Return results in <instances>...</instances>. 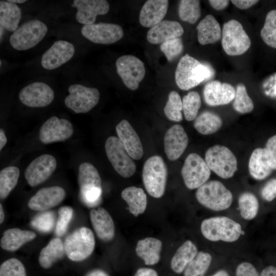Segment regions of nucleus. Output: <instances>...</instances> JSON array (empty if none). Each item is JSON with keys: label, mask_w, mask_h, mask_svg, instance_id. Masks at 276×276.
Listing matches in <instances>:
<instances>
[{"label": "nucleus", "mask_w": 276, "mask_h": 276, "mask_svg": "<svg viewBox=\"0 0 276 276\" xmlns=\"http://www.w3.org/2000/svg\"><path fill=\"white\" fill-rule=\"evenodd\" d=\"M214 75L215 71L210 65L186 54L178 63L175 79L180 89L187 90L212 78Z\"/></svg>", "instance_id": "f257e3e1"}, {"label": "nucleus", "mask_w": 276, "mask_h": 276, "mask_svg": "<svg viewBox=\"0 0 276 276\" xmlns=\"http://www.w3.org/2000/svg\"><path fill=\"white\" fill-rule=\"evenodd\" d=\"M200 229L203 237L211 241H236L242 233L240 223L226 216H216L204 219Z\"/></svg>", "instance_id": "f03ea898"}, {"label": "nucleus", "mask_w": 276, "mask_h": 276, "mask_svg": "<svg viewBox=\"0 0 276 276\" xmlns=\"http://www.w3.org/2000/svg\"><path fill=\"white\" fill-rule=\"evenodd\" d=\"M196 198L205 208L214 211L228 209L233 202L232 192L218 180L206 181L197 189Z\"/></svg>", "instance_id": "7ed1b4c3"}, {"label": "nucleus", "mask_w": 276, "mask_h": 276, "mask_svg": "<svg viewBox=\"0 0 276 276\" xmlns=\"http://www.w3.org/2000/svg\"><path fill=\"white\" fill-rule=\"evenodd\" d=\"M167 174V166L161 156L154 155L145 162L142 178L145 188L150 196L156 198L163 196Z\"/></svg>", "instance_id": "20e7f679"}, {"label": "nucleus", "mask_w": 276, "mask_h": 276, "mask_svg": "<svg viewBox=\"0 0 276 276\" xmlns=\"http://www.w3.org/2000/svg\"><path fill=\"white\" fill-rule=\"evenodd\" d=\"M65 254L75 262L82 261L89 257L95 246L94 233L86 227H81L66 237L64 242Z\"/></svg>", "instance_id": "39448f33"}, {"label": "nucleus", "mask_w": 276, "mask_h": 276, "mask_svg": "<svg viewBox=\"0 0 276 276\" xmlns=\"http://www.w3.org/2000/svg\"><path fill=\"white\" fill-rule=\"evenodd\" d=\"M204 160L210 170L218 176L228 179L237 170V159L227 147L216 145L210 147L205 153Z\"/></svg>", "instance_id": "423d86ee"}, {"label": "nucleus", "mask_w": 276, "mask_h": 276, "mask_svg": "<svg viewBox=\"0 0 276 276\" xmlns=\"http://www.w3.org/2000/svg\"><path fill=\"white\" fill-rule=\"evenodd\" d=\"M222 46L226 54L238 56L250 48L251 41L242 24L231 19L224 24L222 30Z\"/></svg>", "instance_id": "0eeeda50"}, {"label": "nucleus", "mask_w": 276, "mask_h": 276, "mask_svg": "<svg viewBox=\"0 0 276 276\" xmlns=\"http://www.w3.org/2000/svg\"><path fill=\"white\" fill-rule=\"evenodd\" d=\"M48 27L42 21L32 19L20 26L10 36L9 41L16 50L25 51L36 45L45 36Z\"/></svg>", "instance_id": "6e6552de"}, {"label": "nucleus", "mask_w": 276, "mask_h": 276, "mask_svg": "<svg viewBox=\"0 0 276 276\" xmlns=\"http://www.w3.org/2000/svg\"><path fill=\"white\" fill-rule=\"evenodd\" d=\"M105 149L109 160L119 174L124 178H129L134 174L135 164L119 137L114 136L108 137Z\"/></svg>", "instance_id": "1a4fd4ad"}, {"label": "nucleus", "mask_w": 276, "mask_h": 276, "mask_svg": "<svg viewBox=\"0 0 276 276\" xmlns=\"http://www.w3.org/2000/svg\"><path fill=\"white\" fill-rule=\"evenodd\" d=\"M70 94L65 98V105L77 113H86L98 103L100 93L96 88L81 84H72L68 88Z\"/></svg>", "instance_id": "9d476101"}, {"label": "nucleus", "mask_w": 276, "mask_h": 276, "mask_svg": "<svg viewBox=\"0 0 276 276\" xmlns=\"http://www.w3.org/2000/svg\"><path fill=\"white\" fill-rule=\"evenodd\" d=\"M181 173L187 188L193 190L208 181L211 170L200 155L192 153L186 157Z\"/></svg>", "instance_id": "9b49d317"}, {"label": "nucleus", "mask_w": 276, "mask_h": 276, "mask_svg": "<svg viewBox=\"0 0 276 276\" xmlns=\"http://www.w3.org/2000/svg\"><path fill=\"white\" fill-rule=\"evenodd\" d=\"M116 65L117 73L126 86L132 90L136 89L146 73L143 62L134 56L126 55L118 58Z\"/></svg>", "instance_id": "f8f14e48"}, {"label": "nucleus", "mask_w": 276, "mask_h": 276, "mask_svg": "<svg viewBox=\"0 0 276 276\" xmlns=\"http://www.w3.org/2000/svg\"><path fill=\"white\" fill-rule=\"evenodd\" d=\"M81 32L82 35L90 41L103 44L113 43L124 36L122 27L111 23L99 22L84 25Z\"/></svg>", "instance_id": "ddd939ff"}, {"label": "nucleus", "mask_w": 276, "mask_h": 276, "mask_svg": "<svg viewBox=\"0 0 276 276\" xmlns=\"http://www.w3.org/2000/svg\"><path fill=\"white\" fill-rule=\"evenodd\" d=\"M54 92L47 84L41 82L32 83L22 88L19 99L24 105L31 107H42L51 104Z\"/></svg>", "instance_id": "4468645a"}, {"label": "nucleus", "mask_w": 276, "mask_h": 276, "mask_svg": "<svg viewBox=\"0 0 276 276\" xmlns=\"http://www.w3.org/2000/svg\"><path fill=\"white\" fill-rule=\"evenodd\" d=\"M73 131V126L70 121L53 116L41 126L39 138L44 144L61 142L69 139Z\"/></svg>", "instance_id": "2eb2a0df"}, {"label": "nucleus", "mask_w": 276, "mask_h": 276, "mask_svg": "<svg viewBox=\"0 0 276 276\" xmlns=\"http://www.w3.org/2000/svg\"><path fill=\"white\" fill-rule=\"evenodd\" d=\"M56 166V160L53 156L42 154L32 160L27 167L25 178L31 187H36L49 178Z\"/></svg>", "instance_id": "dca6fc26"}, {"label": "nucleus", "mask_w": 276, "mask_h": 276, "mask_svg": "<svg viewBox=\"0 0 276 276\" xmlns=\"http://www.w3.org/2000/svg\"><path fill=\"white\" fill-rule=\"evenodd\" d=\"M75 51L72 43L63 40L56 41L42 55L41 64L46 70L57 68L69 61Z\"/></svg>", "instance_id": "f3484780"}, {"label": "nucleus", "mask_w": 276, "mask_h": 276, "mask_svg": "<svg viewBox=\"0 0 276 276\" xmlns=\"http://www.w3.org/2000/svg\"><path fill=\"white\" fill-rule=\"evenodd\" d=\"M248 170L254 178L259 180H263L276 170V160L265 148H258L253 151L250 155Z\"/></svg>", "instance_id": "a211bd4d"}, {"label": "nucleus", "mask_w": 276, "mask_h": 276, "mask_svg": "<svg viewBox=\"0 0 276 276\" xmlns=\"http://www.w3.org/2000/svg\"><path fill=\"white\" fill-rule=\"evenodd\" d=\"M72 6L77 9V20L84 25L94 24L98 15L106 14L109 10L105 0H75Z\"/></svg>", "instance_id": "6ab92c4d"}, {"label": "nucleus", "mask_w": 276, "mask_h": 276, "mask_svg": "<svg viewBox=\"0 0 276 276\" xmlns=\"http://www.w3.org/2000/svg\"><path fill=\"white\" fill-rule=\"evenodd\" d=\"M65 195V190L59 186L43 188L29 199L28 206L34 211H44L58 205Z\"/></svg>", "instance_id": "aec40b11"}, {"label": "nucleus", "mask_w": 276, "mask_h": 276, "mask_svg": "<svg viewBox=\"0 0 276 276\" xmlns=\"http://www.w3.org/2000/svg\"><path fill=\"white\" fill-rule=\"evenodd\" d=\"M236 90L230 84L218 80L207 83L203 89L205 102L209 106L226 105L234 99Z\"/></svg>", "instance_id": "412c9836"}, {"label": "nucleus", "mask_w": 276, "mask_h": 276, "mask_svg": "<svg viewBox=\"0 0 276 276\" xmlns=\"http://www.w3.org/2000/svg\"><path fill=\"white\" fill-rule=\"evenodd\" d=\"M188 144V135L180 125H174L166 132L164 137V148L169 159L175 160L179 158Z\"/></svg>", "instance_id": "4be33fe9"}, {"label": "nucleus", "mask_w": 276, "mask_h": 276, "mask_svg": "<svg viewBox=\"0 0 276 276\" xmlns=\"http://www.w3.org/2000/svg\"><path fill=\"white\" fill-rule=\"evenodd\" d=\"M118 137L133 159L139 160L143 155L141 141L134 129L126 120L121 121L116 128Z\"/></svg>", "instance_id": "5701e85b"}, {"label": "nucleus", "mask_w": 276, "mask_h": 276, "mask_svg": "<svg viewBox=\"0 0 276 276\" xmlns=\"http://www.w3.org/2000/svg\"><path fill=\"white\" fill-rule=\"evenodd\" d=\"M90 221L98 237L102 241H109L114 236L115 227L113 221L104 208L92 209L89 213Z\"/></svg>", "instance_id": "b1692460"}, {"label": "nucleus", "mask_w": 276, "mask_h": 276, "mask_svg": "<svg viewBox=\"0 0 276 276\" xmlns=\"http://www.w3.org/2000/svg\"><path fill=\"white\" fill-rule=\"evenodd\" d=\"M184 32L181 24L176 21L162 20L151 28L147 34V39L152 44H159L178 38Z\"/></svg>", "instance_id": "393cba45"}, {"label": "nucleus", "mask_w": 276, "mask_h": 276, "mask_svg": "<svg viewBox=\"0 0 276 276\" xmlns=\"http://www.w3.org/2000/svg\"><path fill=\"white\" fill-rule=\"evenodd\" d=\"M169 5L167 0H148L143 6L139 21L142 26L152 28L160 21L167 14Z\"/></svg>", "instance_id": "a878e982"}, {"label": "nucleus", "mask_w": 276, "mask_h": 276, "mask_svg": "<svg viewBox=\"0 0 276 276\" xmlns=\"http://www.w3.org/2000/svg\"><path fill=\"white\" fill-rule=\"evenodd\" d=\"M162 248V243L160 240L153 237H146L138 241L135 252L146 265H153L160 260Z\"/></svg>", "instance_id": "bb28decb"}, {"label": "nucleus", "mask_w": 276, "mask_h": 276, "mask_svg": "<svg viewBox=\"0 0 276 276\" xmlns=\"http://www.w3.org/2000/svg\"><path fill=\"white\" fill-rule=\"evenodd\" d=\"M36 237V234L32 231L18 228H9L3 233L1 239V247L4 250L14 251Z\"/></svg>", "instance_id": "cd10ccee"}, {"label": "nucleus", "mask_w": 276, "mask_h": 276, "mask_svg": "<svg viewBox=\"0 0 276 276\" xmlns=\"http://www.w3.org/2000/svg\"><path fill=\"white\" fill-rule=\"evenodd\" d=\"M197 30L198 41L201 45L215 43L218 41L222 36L220 26L211 14L206 15L199 22Z\"/></svg>", "instance_id": "c85d7f7f"}, {"label": "nucleus", "mask_w": 276, "mask_h": 276, "mask_svg": "<svg viewBox=\"0 0 276 276\" xmlns=\"http://www.w3.org/2000/svg\"><path fill=\"white\" fill-rule=\"evenodd\" d=\"M65 254L64 243L58 237L52 239L40 252L38 262L41 267L49 269Z\"/></svg>", "instance_id": "c756f323"}, {"label": "nucleus", "mask_w": 276, "mask_h": 276, "mask_svg": "<svg viewBox=\"0 0 276 276\" xmlns=\"http://www.w3.org/2000/svg\"><path fill=\"white\" fill-rule=\"evenodd\" d=\"M122 198L126 202L129 212L135 217L142 214L147 207V196L144 190L134 186L125 188Z\"/></svg>", "instance_id": "7c9ffc66"}, {"label": "nucleus", "mask_w": 276, "mask_h": 276, "mask_svg": "<svg viewBox=\"0 0 276 276\" xmlns=\"http://www.w3.org/2000/svg\"><path fill=\"white\" fill-rule=\"evenodd\" d=\"M198 252L196 246L190 240L186 241L176 250L170 263L172 270L180 273Z\"/></svg>", "instance_id": "2f4dec72"}, {"label": "nucleus", "mask_w": 276, "mask_h": 276, "mask_svg": "<svg viewBox=\"0 0 276 276\" xmlns=\"http://www.w3.org/2000/svg\"><path fill=\"white\" fill-rule=\"evenodd\" d=\"M21 18V11L16 4L9 1H0L1 26L10 32L18 29Z\"/></svg>", "instance_id": "473e14b6"}, {"label": "nucleus", "mask_w": 276, "mask_h": 276, "mask_svg": "<svg viewBox=\"0 0 276 276\" xmlns=\"http://www.w3.org/2000/svg\"><path fill=\"white\" fill-rule=\"evenodd\" d=\"M222 124V120L219 115L210 111H204L196 118L194 127L199 133L209 135L217 131Z\"/></svg>", "instance_id": "72a5a7b5"}, {"label": "nucleus", "mask_w": 276, "mask_h": 276, "mask_svg": "<svg viewBox=\"0 0 276 276\" xmlns=\"http://www.w3.org/2000/svg\"><path fill=\"white\" fill-rule=\"evenodd\" d=\"M19 176V169L14 166L3 168L0 172V198L7 197L17 184Z\"/></svg>", "instance_id": "f704fd0d"}, {"label": "nucleus", "mask_w": 276, "mask_h": 276, "mask_svg": "<svg viewBox=\"0 0 276 276\" xmlns=\"http://www.w3.org/2000/svg\"><path fill=\"white\" fill-rule=\"evenodd\" d=\"M240 214L243 219L250 220L257 215L259 209V203L255 194L245 192L241 194L238 198Z\"/></svg>", "instance_id": "c9c22d12"}, {"label": "nucleus", "mask_w": 276, "mask_h": 276, "mask_svg": "<svg viewBox=\"0 0 276 276\" xmlns=\"http://www.w3.org/2000/svg\"><path fill=\"white\" fill-rule=\"evenodd\" d=\"M78 183L80 188L101 187V179L97 169L90 163H83L79 167Z\"/></svg>", "instance_id": "e433bc0d"}, {"label": "nucleus", "mask_w": 276, "mask_h": 276, "mask_svg": "<svg viewBox=\"0 0 276 276\" xmlns=\"http://www.w3.org/2000/svg\"><path fill=\"white\" fill-rule=\"evenodd\" d=\"M212 257L209 253L199 251L184 270V276H203L212 262Z\"/></svg>", "instance_id": "4c0bfd02"}, {"label": "nucleus", "mask_w": 276, "mask_h": 276, "mask_svg": "<svg viewBox=\"0 0 276 276\" xmlns=\"http://www.w3.org/2000/svg\"><path fill=\"white\" fill-rule=\"evenodd\" d=\"M178 15L182 21L192 24L195 23L201 15L200 1L197 0L180 1Z\"/></svg>", "instance_id": "58836bf2"}, {"label": "nucleus", "mask_w": 276, "mask_h": 276, "mask_svg": "<svg viewBox=\"0 0 276 276\" xmlns=\"http://www.w3.org/2000/svg\"><path fill=\"white\" fill-rule=\"evenodd\" d=\"M260 35L267 45L276 49V10H272L267 14Z\"/></svg>", "instance_id": "ea45409f"}, {"label": "nucleus", "mask_w": 276, "mask_h": 276, "mask_svg": "<svg viewBox=\"0 0 276 276\" xmlns=\"http://www.w3.org/2000/svg\"><path fill=\"white\" fill-rule=\"evenodd\" d=\"M182 102L180 95L176 91H171L164 109L165 114L172 121L180 122L182 120Z\"/></svg>", "instance_id": "a19ab883"}, {"label": "nucleus", "mask_w": 276, "mask_h": 276, "mask_svg": "<svg viewBox=\"0 0 276 276\" xmlns=\"http://www.w3.org/2000/svg\"><path fill=\"white\" fill-rule=\"evenodd\" d=\"M182 110L186 120L191 121L197 115L201 106V98L199 94L195 91H191L185 96L182 100Z\"/></svg>", "instance_id": "79ce46f5"}, {"label": "nucleus", "mask_w": 276, "mask_h": 276, "mask_svg": "<svg viewBox=\"0 0 276 276\" xmlns=\"http://www.w3.org/2000/svg\"><path fill=\"white\" fill-rule=\"evenodd\" d=\"M234 100L233 107L239 113H247L254 109V102L248 95L246 87L242 83L237 85Z\"/></svg>", "instance_id": "37998d69"}, {"label": "nucleus", "mask_w": 276, "mask_h": 276, "mask_svg": "<svg viewBox=\"0 0 276 276\" xmlns=\"http://www.w3.org/2000/svg\"><path fill=\"white\" fill-rule=\"evenodd\" d=\"M55 216L53 212L44 211L35 216L31 225L41 233H49L55 226Z\"/></svg>", "instance_id": "c03bdc74"}, {"label": "nucleus", "mask_w": 276, "mask_h": 276, "mask_svg": "<svg viewBox=\"0 0 276 276\" xmlns=\"http://www.w3.org/2000/svg\"><path fill=\"white\" fill-rule=\"evenodd\" d=\"M0 276H27V274L23 264L16 258H11L1 264Z\"/></svg>", "instance_id": "a18cd8bd"}, {"label": "nucleus", "mask_w": 276, "mask_h": 276, "mask_svg": "<svg viewBox=\"0 0 276 276\" xmlns=\"http://www.w3.org/2000/svg\"><path fill=\"white\" fill-rule=\"evenodd\" d=\"M160 49L168 61L171 62L182 53L183 45L182 40L178 37L163 42L160 44Z\"/></svg>", "instance_id": "49530a36"}, {"label": "nucleus", "mask_w": 276, "mask_h": 276, "mask_svg": "<svg viewBox=\"0 0 276 276\" xmlns=\"http://www.w3.org/2000/svg\"><path fill=\"white\" fill-rule=\"evenodd\" d=\"M102 188L91 187L80 188L79 196L81 201L88 207H95L101 200Z\"/></svg>", "instance_id": "de8ad7c7"}, {"label": "nucleus", "mask_w": 276, "mask_h": 276, "mask_svg": "<svg viewBox=\"0 0 276 276\" xmlns=\"http://www.w3.org/2000/svg\"><path fill=\"white\" fill-rule=\"evenodd\" d=\"M73 210L68 206L61 207L58 210V218L56 223L55 233L57 236L65 234L73 217Z\"/></svg>", "instance_id": "09e8293b"}, {"label": "nucleus", "mask_w": 276, "mask_h": 276, "mask_svg": "<svg viewBox=\"0 0 276 276\" xmlns=\"http://www.w3.org/2000/svg\"><path fill=\"white\" fill-rule=\"evenodd\" d=\"M261 195L267 202H271L276 198V178L269 180L264 185L261 190Z\"/></svg>", "instance_id": "8fccbe9b"}, {"label": "nucleus", "mask_w": 276, "mask_h": 276, "mask_svg": "<svg viewBox=\"0 0 276 276\" xmlns=\"http://www.w3.org/2000/svg\"><path fill=\"white\" fill-rule=\"evenodd\" d=\"M236 276H259L255 267L250 263L244 262L239 264L236 270Z\"/></svg>", "instance_id": "3c124183"}, {"label": "nucleus", "mask_w": 276, "mask_h": 276, "mask_svg": "<svg viewBox=\"0 0 276 276\" xmlns=\"http://www.w3.org/2000/svg\"><path fill=\"white\" fill-rule=\"evenodd\" d=\"M259 1L255 0H233L231 2L240 9H247L256 4Z\"/></svg>", "instance_id": "603ef678"}, {"label": "nucleus", "mask_w": 276, "mask_h": 276, "mask_svg": "<svg viewBox=\"0 0 276 276\" xmlns=\"http://www.w3.org/2000/svg\"><path fill=\"white\" fill-rule=\"evenodd\" d=\"M265 148L276 160V134L268 139L266 144Z\"/></svg>", "instance_id": "864d4df0"}, {"label": "nucleus", "mask_w": 276, "mask_h": 276, "mask_svg": "<svg viewBox=\"0 0 276 276\" xmlns=\"http://www.w3.org/2000/svg\"><path fill=\"white\" fill-rule=\"evenodd\" d=\"M229 1L227 0H210L209 3L212 8L217 10H222L227 7Z\"/></svg>", "instance_id": "5fc2aeb1"}, {"label": "nucleus", "mask_w": 276, "mask_h": 276, "mask_svg": "<svg viewBox=\"0 0 276 276\" xmlns=\"http://www.w3.org/2000/svg\"><path fill=\"white\" fill-rule=\"evenodd\" d=\"M134 276H158V274L153 269L142 267L139 268L136 270Z\"/></svg>", "instance_id": "6e6d98bb"}, {"label": "nucleus", "mask_w": 276, "mask_h": 276, "mask_svg": "<svg viewBox=\"0 0 276 276\" xmlns=\"http://www.w3.org/2000/svg\"><path fill=\"white\" fill-rule=\"evenodd\" d=\"M260 276H276V267L269 265L262 271Z\"/></svg>", "instance_id": "4d7b16f0"}, {"label": "nucleus", "mask_w": 276, "mask_h": 276, "mask_svg": "<svg viewBox=\"0 0 276 276\" xmlns=\"http://www.w3.org/2000/svg\"><path fill=\"white\" fill-rule=\"evenodd\" d=\"M84 276H109L104 270L96 269L88 271Z\"/></svg>", "instance_id": "13d9d810"}, {"label": "nucleus", "mask_w": 276, "mask_h": 276, "mask_svg": "<svg viewBox=\"0 0 276 276\" xmlns=\"http://www.w3.org/2000/svg\"><path fill=\"white\" fill-rule=\"evenodd\" d=\"M7 142V140L5 132L4 130L1 128L0 130V151H1L6 145Z\"/></svg>", "instance_id": "bf43d9fd"}, {"label": "nucleus", "mask_w": 276, "mask_h": 276, "mask_svg": "<svg viewBox=\"0 0 276 276\" xmlns=\"http://www.w3.org/2000/svg\"><path fill=\"white\" fill-rule=\"evenodd\" d=\"M212 276H229V275L225 270H220L215 273Z\"/></svg>", "instance_id": "052dcab7"}, {"label": "nucleus", "mask_w": 276, "mask_h": 276, "mask_svg": "<svg viewBox=\"0 0 276 276\" xmlns=\"http://www.w3.org/2000/svg\"><path fill=\"white\" fill-rule=\"evenodd\" d=\"M5 214L2 204H0V223H2L4 220Z\"/></svg>", "instance_id": "680f3d73"}, {"label": "nucleus", "mask_w": 276, "mask_h": 276, "mask_svg": "<svg viewBox=\"0 0 276 276\" xmlns=\"http://www.w3.org/2000/svg\"><path fill=\"white\" fill-rule=\"evenodd\" d=\"M9 1L14 4H22L27 2L26 0H9Z\"/></svg>", "instance_id": "e2e57ef3"}, {"label": "nucleus", "mask_w": 276, "mask_h": 276, "mask_svg": "<svg viewBox=\"0 0 276 276\" xmlns=\"http://www.w3.org/2000/svg\"><path fill=\"white\" fill-rule=\"evenodd\" d=\"M3 29L4 28L2 26H1V39H2V36L3 35Z\"/></svg>", "instance_id": "0e129e2a"}]
</instances>
